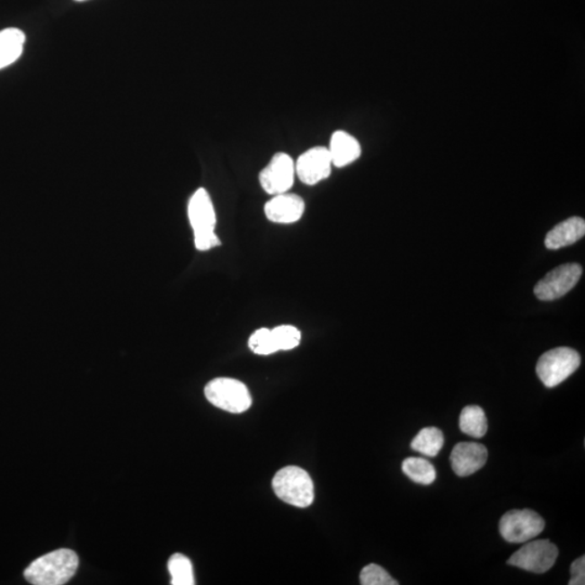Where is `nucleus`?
<instances>
[{"instance_id":"0eeeda50","label":"nucleus","mask_w":585,"mask_h":585,"mask_svg":"<svg viewBox=\"0 0 585 585\" xmlns=\"http://www.w3.org/2000/svg\"><path fill=\"white\" fill-rule=\"evenodd\" d=\"M557 556V546L550 540L528 541L510 556L508 563L526 572L545 573L554 566Z\"/></svg>"},{"instance_id":"2eb2a0df","label":"nucleus","mask_w":585,"mask_h":585,"mask_svg":"<svg viewBox=\"0 0 585 585\" xmlns=\"http://www.w3.org/2000/svg\"><path fill=\"white\" fill-rule=\"evenodd\" d=\"M25 34L19 29L0 31V70L13 65L23 52Z\"/></svg>"},{"instance_id":"5701e85b","label":"nucleus","mask_w":585,"mask_h":585,"mask_svg":"<svg viewBox=\"0 0 585 585\" xmlns=\"http://www.w3.org/2000/svg\"><path fill=\"white\" fill-rule=\"evenodd\" d=\"M572 579L569 585L585 584V557H580L572 563Z\"/></svg>"},{"instance_id":"f257e3e1","label":"nucleus","mask_w":585,"mask_h":585,"mask_svg":"<svg viewBox=\"0 0 585 585\" xmlns=\"http://www.w3.org/2000/svg\"><path fill=\"white\" fill-rule=\"evenodd\" d=\"M77 567L76 553L60 549L37 558L25 569L24 577L35 585H62L70 581Z\"/></svg>"},{"instance_id":"dca6fc26","label":"nucleus","mask_w":585,"mask_h":585,"mask_svg":"<svg viewBox=\"0 0 585 585\" xmlns=\"http://www.w3.org/2000/svg\"><path fill=\"white\" fill-rule=\"evenodd\" d=\"M460 430L464 434L483 439L488 431V421L484 411L478 405H467L460 415Z\"/></svg>"},{"instance_id":"7ed1b4c3","label":"nucleus","mask_w":585,"mask_h":585,"mask_svg":"<svg viewBox=\"0 0 585 585\" xmlns=\"http://www.w3.org/2000/svg\"><path fill=\"white\" fill-rule=\"evenodd\" d=\"M273 492L277 497L297 508H308L315 499L313 479L297 466L281 468L272 479Z\"/></svg>"},{"instance_id":"412c9836","label":"nucleus","mask_w":585,"mask_h":585,"mask_svg":"<svg viewBox=\"0 0 585 585\" xmlns=\"http://www.w3.org/2000/svg\"><path fill=\"white\" fill-rule=\"evenodd\" d=\"M250 350L256 355L269 356L278 351L271 330L261 328L253 333L249 340Z\"/></svg>"},{"instance_id":"9b49d317","label":"nucleus","mask_w":585,"mask_h":585,"mask_svg":"<svg viewBox=\"0 0 585 585\" xmlns=\"http://www.w3.org/2000/svg\"><path fill=\"white\" fill-rule=\"evenodd\" d=\"M487 460V448L477 442H460L453 448L450 456L453 472L460 477L473 475L484 466Z\"/></svg>"},{"instance_id":"f3484780","label":"nucleus","mask_w":585,"mask_h":585,"mask_svg":"<svg viewBox=\"0 0 585 585\" xmlns=\"http://www.w3.org/2000/svg\"><path fill=\"white\" fill-rule=\"evenodd\" d=\"M445 439L444 434L437 427H426L414 437L411 442V448L414 451L421 453V455L435 457L444 447Z\"/></svg>"},{"instance_id":"1a4fd4ad","label":"nucleus","mask_w":585,"mask_h":585,"mask_svg":"<svg viewBox=\"0 0 585 585\" xmlns=\"http://www.w3.org/2000/svg\"><path fill=\"white\" fill-rule=\"evenodd\" d=\"M297 176L295 162L287 153H277L260 175L261 186L268 194L287 193Z\"/></svg>"},{"instance_id":"20e7f679","label":"nucleus","mask_w":585,"mask_h":585,"mask_svg":"<svg viewBox=\"0 0 585 585\" xmlns=\"http://www.w3.org/2000/svg\"><path fill=\"white\" fill-rule=\"evenodd\" d=\"M581 365L579 352L569 347L546 351L536 363V374L546 387L558 386L572 376Z\"/></svg>"},{"instance_id":"aec40b11","label":"nucleus","mask_w":585,"mask_h":585,"mask_svg":"<svg viewBox=\"0 0 585 585\" xmlns=\"http://www.w3.org/2000/svg\"><path fill=\"white\" fill-rule=\"evenodd\" d=\"M278 351L292 350L299 345L302 333L293 325H279L271 330Z\"/></svg>"},{"instance_id":"39448f33","label":"nucleus","mask_w":585,"mask_h":585,"mask_svg":"<svg viewBox=\"0 0 585 585\" xmlns=\"http://www.w3.org/2000/svg\"><path fill=\"white\" fill-rule=\"evenodd\" d=\"M205 396L215 407L235 414L245 412L252 405L249 388L235 378L213 379L205 387Z\"/></svg>"},{"instance_id":"4468645a","label":"nucleus","mask_w":585,"mask_h":585,"mask_svg":"<svg viewBox=\"0 0 585 585\" xmlns=\"http://www.w3.org/2000/svg\"><path fill=\"white\" fill-rule=\"evenodd\" d=\"M329 152L333 165L341 168L359 159L361 146L355 137L339 130L332 136Z\"/></svg>"},{"instance_id":"6e6552de","label":"nucleus","mask_w":585,"mask_h":585,"mask_svg":"<svg viewBox=\"0 0 585 585\" xmlns=\"http://www.w3.org/2000/svg\"><path fill=\"white\" fill-rule=\"evenodd\" d=\"M582 275V267L578 263H566L552 271L536 283L535 295L541 300L561 298L576 287Z\"/></svg>"},{"instance_id":"4be33fe9","label":"nucleus","mask_w":585,"mask_h":585,"mask_svg":"<svg viewBox=\"0 0 585 585\" xmlns=\"http://www.w3.org/2000/svg\"><path fill=\"white\" fill-rule=\"evenodd\" d=\"M362 585H398V581L377 563H370L362 569L360 573Z\"/></svg>"},{"instance_id":"f8f14e48","label":"nucleus","mask_w":585,"mask_h":585,"mask_svg":"<svg viewBox=\"0 0 585 585\" xmlns=\"http://www.w3.org/2000/svg\"><path fill=\"white\" fill-rule=\"evenodd\" d=\"M305 213V201L297 194H277L265 205L266 217L272 223L289 225L297 223Z\"/></svg>"},{"instance_id":"423d86ee","label":"nucleus","mask_w":585,"mask_h":585,"mask_svg":"<svg viewBox=\"0 0 585 585\" xmlns=\"http://www.w3.org/2000/svg\"><path fill=\"white\" fill-rule=\"evenodd\" d=\"M545 521L532 510H512L500 520V534L510 543H525L539 536Z\"/></svg>"},{"instance_id":"9d476101","label":"nucleus","mask_w":585,"mask_h":585,"mask_svg":"<svg viewBox=\"0 0 585 585\" xmlns=\"http://www.w3.org/2000/svg\"><path fill=\"white\" fill-rule=\"evenodd\" d=\"M332 165L333 163L328 147L315 146L298 157L295 163V171L300 182L315 186L330 177Z\"/></svg>"},{"instance_id":"6ab92c4d","label":"nucleus","mask_w":585,"mask_h":585,"mask_svg":"<svg viewBox=\"0 0 585 585\" xmlns=\"http://www.w3.org/2000/svg\"><path fill=\"white\" fill-rule=\"evenodd\" d=\"M168 571L172 576L173 585H193L194 576L192 563L182 554H173L168 561Z\"/></svg>"},{"instance_id":"a211bd4d","label":"nucleus","mask_w":585,"mask_h":585,"mask_svg":"<svg viewBox=\"0 0 585 585\" xmlns=\"http://www.w3.org/2000/svg\"><path fill=\"white\" fill-rule=\"evenodd\" d=\"M403 472L411 481L429 486L436 481V470L433 464L421 457H408L403 463Z\"/></svg>"},{"instance_id":"f03ea898","label":"nucleus","mask_w":585,"mask_h":585,"mask_svg":"<svg viewBox=\"0 0 585 585\" xmlns=\"http://www.w3.org/2000/svg\"><path fill=\"white\" fill-rule=\"evenodd\" d=\"M190 224L194 234V244L199 251H208L219 246L221 242L215 234L216 213L212 199L207 190L201 188L190 199L188 207Z\"/></svg>"},{"instance_id":"b1692460","label":"nucleus","mask_w":585,"mask_h":585,"mask_svg":"<svg viewBox=\"0 0 585 585\" xmlns=\"http://www.w3.org/2000/svg\"><path fill=\"white\" fill-rule=\"evenodd\" d=\"M76 2H84V0H76Z\"/></svg>"},{"instance_id":"ddd939ff","label":"nucleus","mask_w":585,"mask_h":585,"mask_svg":"<svg viewBox=\"0 0 585 585\" xmlns=\"http://www.w3.org/2000/svg\"><path fill=\"white\" fill-rule=\"evenodd\" d=\"M585 235V221L581 217L568 218L558 224L545 236V246L549 250H558L562 247L576 244Z\"/></svg>"}]
</instances>
